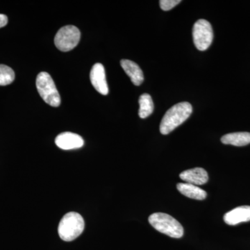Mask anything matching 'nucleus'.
<instances>
[{
  "label": "nucleus",
  "mask_w": 250,
  "mask_h": 250,
  "mask_svg": "<svg viewBox=\"0 0 250 250\" xmlns=\"http://www.w3.org/2000/svg\"><path fill=\"white\" fill-rule=\"evenodd\" d=\"M192 111L191 104L184 102L174 105L166 112L161 120L160 132L167 135L172 132L179 125L184 123L190 116Z\"/></svg>",
  "instance_id": "1"
},
{
  "label": "nucleus",
  "mask_w": 250,
  "mask_h": 250,
  "mask_svg": "<svg viewBox=\"0 0 250 250\" xmlns=\"http://www.w3.org/2000/svg\"><path fill=\"white\" fill-rule=\"evenodd\" d=\"M84 227V220L82 215L76 212H70L64 215L59 223V236L64 241H74L83 233Z\"/></svg>",
  "instance_id": "2"
},
{
  "label": "nucleus",
  "mask_w": 250,
  "mask_h": 250,
  "mask_svg": "<svg viewBox=\"0 0 250 250\" xmlns=\"http://www.w3.org/2000/svg\"><path fill=\"white\" fill-rule=\"evenodd\" d=\"M148 220L153 228L159 232L174 238L183 236V227L170 215L164 213H153Z\"/></svg>",
  "instance_id": "3"
},
{
  "label": "nucleus",
  "mask_w": 250,
  "mask_h": 250,
  "mask_svg": "<svg viewBox=\"0 0 250 250\" xmlns=\"http://www.w3.org/2000/svg\"><path fill=\"white\" fill-rule=\"evenodd\" d=\"M36 88L41 98L47 104L58 107L61 104V97L52 77L47 72H42L36 78Z\"/></svg>",
  "instance_id": "4"
},
{
  "label": "nucleus",
  "mask_w": 250,
  "mask_h": 250,
  "mask_svg": "<svg viewBox=\"0 0 250 250\" xmlns=\"http://www.w3.org/2000/svg\"><path fill=\"white\" fill-rule=\"evenodd\" d=\"M81 33L78 28L67 25L59 29L54 38L56 47L62 52H69L75 48L80 41Z\"/></svg>",
  "instance_id": "5"
},
{
  "label": "nucleus",
  "mask_w": 250,
  "mask_h": 250,
  "mask_svg": "<svg viewBox=\"0 0 250 250\" xmlns=\"http://www.w3.org/2000/svg\"><path fill=\"white\" fill-rule=\"evenodd\" d=\"M192 38L197 49L205 51L211 45L213 31L211 24L206 20H198L192 28Z\"/></svg>",
  "instance_id": "6"
},
{
  "label": "nucleus",
  "mask_w": 250,
  "mask_h": 250,
  "mask_svg": "<svg viewBox=\"0 0 250 250\" xmlns=\"http://www.w3.org/2000/svg\"><path fill=\"white\" fill-rule=\"evenodd\" d=\"M90 79L92 85L98 93L103 95H107L108 87L103 64L98 62L93 65L90 71Z\"/></svg>",
  "instance_id": "7"
},
{
  "label": "nucleus",
  "mask_w": 250,
  "mask_h": 250,
  "mask_svg": "<svg viewBox=\"0 0 250 250\" xmlns=\"http://www.w3.org/2000/svg\"><path fill=\"white\" fill-rule=\"evenodd\" d=\"M55 143L61 149L69 150L82 147L84 145V141L80 135L72 132H63L57 136Z\"/></svg>",
  "instance_id": "8"
},
{
  "label": "nucleus",
  "mask_w": 250,
  "mask_h": 250,
  "mask_svg": "<svg viewBox=\"0 0 250 250\" xmlns=\"http://www.w3.org/2000/svg\"><path fill=\"white\" fill-rule=\"evenodd\" d=\"M224 221L229 225L250 221V206H242L230 210L224 215Z\"/></svg>",
  "instance_id": "9"
},
{
  "label": "nucleus",
  "mask_w": 250,
  "mask_h": 250,
  "mask_svg": "<svg viewBox=\"0 0 250 250\" xmlns=\"http://www.w3.org/2000/svg\"><path fill=\"white\" fill-rule=\"evenodd\" d=\"M181 179L186 183L193 185H203L208 182V173L202 167H195L184 171L179 175Z\"/></svg>",
  "instance_id": "10"
},
{
  "label": "nucleus",
  "mask_w": 250,
  "mask_h": 250,
  "mask_svg": "<svg viewBox=\"0 0 250 250\" xmlns=\"http://www.w3.org/2000/svg\"><path fill=\"white\" fill-rule=\"evenodd\" d=\"M121 65L135 85H140L143 83L144 75L138 64L132 61L123 59L121 60Z\"/></svg>",
  "instance_id": "11"
},
{
  "label": "nucleus",
  "mask_w": 250,
  "mask_h": 250,
  "mask_svg": "<svg viewBox=\"0 0 250 250\" xmlns=\"http://www.w3.org/2000/svg\"><path fill=\"white\" fill-rule=\"evenodd\" d=\"M177 190L184 196L197 200H203L207 197V192L193 184L179 183L177 186Z\"/></svg>",
  "instance_id": "12"
},
{
  "label": "nucleus",
  "mask_w": 250,
  "mask_h": 250,
  "mask_svg": "<svg viewBox=\"0 0 250 250\" xmlns=\"http://www.w3.org/2000/svg\"><path fill=\"white\" fill-rule=\"evenodd\" d=\"M221 142L225 145H232L237 147L246 146L250 143V132H235L225 135L221 138Z\"/></svg>",
  "instance_id": "13"
},
{
  "label": "nucleus",
  "mask_w": 250,
  "mask_h": 250,
  "mask_svg": "<svg viewBox=\"0 0 250 250\" xmlns=\"http://www.w3.org/2000/svg\"><path fill=\"white\" fill-rule=\"evenodd\" d=\"M140 108L139 114L142 119L150 116L154 111V103L152 97L147 93H144L139 98Z\"/></svg>",
  "instance_id": "14"
},
{
  "label": "nucleus",
  "mask_w": 250,
  "mask_h": 250,
  "mask_svg": "<svg viewBox=\"0 0 250 250\" xmlns=\"http://www.w3.org/2000/svg\"><path fill=\"white\" fill-rule=\"evenodd\" d=\"M15 80V72L7 65H0V85L11 84Z\"/></svg>",
  "instance_id": "15"
},
{
  "label": "nucleus",
  "mask_w": 250,
  "mask_h": 250,
  "mask_svg": "<svg viewBox=\"0 0 250 250\" xmlns=\"http://www.w3.org/2000/svg\"><path fill=\"white\" fill-rule=\"evenodd\" d=\"M181 2H182L181 0H161L159 4H160L161 9L167 11L173 9Z\"/></svg>",
  "instance_id": "16"
},
{
  "label": "nucleus",
  "mask_w": 250,
  "mask_h": 250,
  "mask_svg": "<svg viewBox=\"0 0 250 250\" xmlns=\"http://www.w3.org/2000/svg\"><path fill=\"white\" fill-rule=\"evenodd\" d=\"M8 18L7 16L4 14H0V28L4 27L7 24Z\"/></svg>",
  "instance_id": "17"
}]
</instances>
